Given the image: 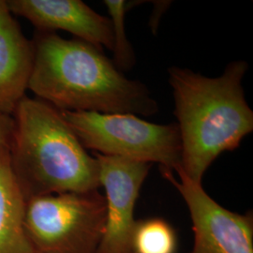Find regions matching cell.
Returning a JSON list of instances; mask_svg holds the SVG:
<instances>
[{
  "mask_svg": "<svg viewBox=\"0 0 253 253\" xmlns=\"http://www.w3.org/2000/svg\"><path fill=\"white\" fill-rule=\"evenodd\" d=\"M11 171L26 200L99 190V164L87 153L60 111L24 97L12 114Z\"/></svg>",
  "mask_w": 253,
  "mask_h": 253,
  "instance_id": "obj_3",
  "label": "cell"
},
{
  "mask_svg": "<svg viewBox=\"0 0 253 253\" xmlns=\"http://www.w3.org/2000/svg\"><path fill=\"white\" fill-rule=\"evenodd\" d=\"M93 156L98 161L106 200L105 230L98 253H131L136 202L152 164L99 153Z\"/></svg>",
  "mask_w": 253,
  "mask_h": 253,
  "instance_id": "obj_7",
  "label": "cell"
},
{
  "mask_svg": "<svg viewBox=\"0 0 253 253\" xmlns=\"http://www.w3.org/2000/svg\"><path fill=\"white\" fill-rule=\"evenodd\" d=\"M163 177L178 190L192 221L194 244L189 253H253V213L238 214L218 205L202 184L180 168H161Z\"/></svg>",
  "mask_w": 253,
  "mask_h": 253,
  "instance_id": "obj_6",
  "label": "cell"
},
{
  "mask_svg": "<svg viewBox=\"0 0 253 253\" xmlns=\"http://www.w3.org/2000/svg\"><path fill=\"white\" fill-rule=\"evenodd\" d=\"M248 68L235 61L216 78L179 67L168 70L180 135L178 168L196 183L202 184L220 154L234 151L253 130V112L242 86Z\"/></svg>",
  "mask_w": 253,
  "mask_h": 253,
  "instance_id": "obj_2",
  "label": "cell"
},
{
  "mask_svg": "<svg viewBox=\"0 0 253 253\" xmlns=\"http://www.w3.org/2000/svg\"><path fill=\"white\" fill-rule=\"evenodd\" d=\"M13 130L12 116L0 114V146L9 145Z\"/></svg>",
  "mask_w": 253,
  "mask_h": 253,
  "instance_id": "obj_13",
  "label": "cell"
},
{
  "mask_svg": "<svg viewBox=\"0 0 253 253\" xmlns=\"http://www.w3.org/2000/svg\"><path fill=\"white\" fill-rule=\"evenodd\" d=\"M106 223L99 190L27 200L25 227L35 253H98Z\"/></svg>",
  "mask_w": 253,
  "mask_h": 253,
  "instance_id": "obj_4",
  "label": "cell"
},
{
  "mask_svg": "<svg viewBox=\"0 0 253 253\" xmlns=\"http://www.w3.org/2000/svg\"><path fill=\"white\" fill-rule=\"evenodd\" d=\"M32 60L31 41L24 35L6 0H0V114L12 116L26 97Z\"/></svg>",
  "mask_w": 253,
  "mask_h": 253,
  "instance_id": "obj_9",
  "label": "cell"
},
{
  "mask_svg": "<svg viewBox=\"0 0 253 253\" xmlns=\"http://www.w3.org/2000/svg\"><path fill=\"white\" fill-rule=\"evenodd\" d=\"M26 203L11 171L9 145L0 146V253H35L25 227Z\"/></svg>",
  "mask_w": 253,
  "mask_h": 253,
  "instance_id": "obj_10",
  "label": "cell"
},
{
  "mask_svg": "<svg viewBox=\"0 0 253 253\" xmlns=\"http://www.w3.org/2000/svg\"><path fill=\"white\" fill-rule=\"evenodd\" d=\"M27 89L59 111L151 116L156 100L141 82L129 80L103 53L78 39L36 31Z\"/></svg>",
  "mask_w": 253,
  "mask_h": 253,
  "instance_id": "obj_1",
  "label": "cell"
},
{
  "mask_svg": "<svg viewBox=\"0 0 253 253\" xmlns=\"http://www.w3.org/2000/svg\"><path fill=\"white\" fill-rule=\"evenodd\" d=\"M113 29V62L122 73L130 70L135 64V55L127 41L125 31V13L127 4L124 0H105Z\"/></svg>",
  "mask_w": 253,
  "mask_h": 253,
  "instance_id": "obj_12",
  "label": "cell"
},
{
  "mask_svg": "<svg viewBox=\"0 0 253 253\" xmlns=\"http://www.w3.org/2000/svg\"><path fill=\"white\" fill-rule=\"evenodd\" d=\"M85 149L139 162L161 164L174 171L181 164L176 123L160 125L133 114L60 111Z\"/></svg>",
  "mask_w": 253,
  "mask_h": 253,
  "instance_id": "obj_5",
  "label": "cell"
},
{
  "mask_svg": "<svg viewBox=\"0 0 253 253\" xmlns=\"http://www.w3.org/2000/svg\"><path fill=\"white\" fill-rule=\"evenodd\" d=\"M13 15L27 19L36 31H67L75 39L113 50L111 20L81 0H6Z\"/></svg>",
  "mask_w": 253,
  "mask_h": 253,
  "instance_id": "obj_8",
  "label": "cell"
},
{
  "mask_svg": "<svg viewBox=\"0 0 253 253\" xmlns=\"http://www.w3.org/2000/svg\"><path fill=\"white\" fill-rule=\"evenodd\" d=\"M177 237L169 222L161 217L136 221L131 253H176Z\"/></svg>",
  "mask_w": 253,
  "mask_h": 253,
  "instance_id": "obj_11",
  "label": "cell"
}]
</instances>
